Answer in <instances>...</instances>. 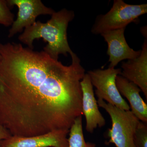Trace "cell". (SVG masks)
<instances>
[{
    "label": "cell",
    "mask_w": 147,
    "mask_h": 147,
    "mask_svg": "<svg viewBox=\"0 0 147 147\" xmlns=\"http://www.w3.org/2000/svg\"><path fill=\"white\" fill-rule=\"evenodd\" d=\"M147 12V4L130 5L122 0H115L108 13L96 18L91 31L94 34H101L109 31L125 28Z\"/></svg>",
    "instance_id": "cell-4"
},
{
    "label": "cell",
    "mask_w": 147,
    "mask_h": 147,
    "mask_svg": "<svg viewBox=\"0 0 147 147\" xmlns=\"http://www.w3.org/2000/svg\"><path fill=\"white\" fill-rule=\"evenodd\" d=\"M121 76L136 84L147 99V41L144 42L139 57L122 63Z\"/></svg>",
    "instance_id": "cell-10"
},
{
    "label": "cell",
    "mask_w": 147,
    "mask_h": 147,
    "mask_svg": "<svg viewBox=\"0 0 147 147\" xmlns=\"http://www.w3.org/2000/svg\"><path fill=\"white\" fill-rule=\"evenodd\" d=\"M121 69L108 67L88 71L95 92L98 99L126 111L130 110L129 105L122 97L116 84L117 76L120 75Z\"/></svg>",
    "instance_id": "cell-5"
},
{
    "label": "cell",
    "mask_w": 147,
    "mask_h": 147,
    "mask_svg": "<svg viewBox=\"0 0 147 147\" xmlns=\"http://www.w3.org/2000/svg\"><path fill=\"white\" fill-rule=\"evenodd\" d=\"M68 147H97L93 143L86 142L82 126V117H78L74 122L69 130Z\"/></svg>",
    "instance_id": "cell-12"
},
{
    "label": "cell",
    "mask_w": 147,
    "mask_h": 147,
    "mask_svg": "<svg viewBox=\"0 0 147 147\" xmlns=\"http://www.w3.org/2000/svg\"><path fill=\"white\" fill-rule=\"evenodd\" d=\"M9 7L16 5L18 11L17 18L13 21L9 30L8 37H12L23 31L24 28L34 24L36 18L40 15H52L55 11L47 7L40 0H7Z\"/></svg>",
    "instance_id": "cell-6"
},
{
    "label": "cell",
    "mask_w": 147,
    "mask_h": 147,
    "mask_svg": "<svg viewBox=\"0 0 147 147\" xmlns=\"http://www.w3.org/2000/svg\"><path fill=\"white\" fill-rule=\"evenodd\" d=\"M50 20L46 23L36 21L30 26L26 28L18 39L28 47L33 49L34 40L42 38L47 45L43 51L55 59H58L59 55L67 57V53H73L69 45L67 37V29L69 23L74 17L72 11L63 9L51 15Z\"/></svg>",
    "instance_id": "cell-2"
},
{
    "label": "cell",
    "mask_w": 147,
    "mask_h": 147,
    "mask_svg": "<svg viewBox=\"0 0 147 147\" xmlns=\"http://www.w3.org/2000/svg\"><path fill=\"white\" fill-rule=\"evenodd\" d=\"M116 84L121 95L129 102L132 113L139 121L147 123V105L140 95V88L120 75L116 78Z\"/></svg>",
    "instance_id": "cell-11"
},
{
    "label": "cell",
    "mask_w": 147,
    "mask_h": 147,
    "mask_svg": "<svg viewBox=\"0 0 147 147\" xmlns=\"http://www.w3.org/2000/svg\"><path fill=\"white\" fill-rule=\"evenodd\" d=\"M11 136L9 131L0 123V142Z\"/></svg>",
    "instance_id": "cell-15"
},
{
    "label": "cell",
    "mask_w": 147,
    "mask_h": 147,
    "mask_svg": "<svg viewBox=\"0 0 147 147\" xmlns=\"http://www.w3.org/2000/svg\"><path fill=\"white\" fill-rule=\"evenodd\" d=\"M82 91V110L86 120V129L92 133L97 127H102L106 124L98 109L97 100L94 96L93 86L88 73L86 74L81 82Z\"/></svg>",
    "instance_id": "cell-8"
},
{
    "label": "cell",
    "mask_w": 147,
    "mask_h": 147,
    "mask_svg": "<svg viewBox=\"0 0 147 147\" xmlns=\"http://www.w3.org/2000/svg\"><path fill=\"white\" fill-rule=\"evenodd\" d=\"M125 29L109 31L100 34L108 44L109 67L115 68L121 61L133 59L141 54V50L135 51L129 46L125 37Z\"/></svg>",
    "instance_id": "cell-9"
},
{
    "label": "cell",
    "mask_w": 147,
    "mask_h": 147,
    "mask_svg": "<svg viewBox=\"0 0 147 147\" xmlns=\"http://www.w3.org/2000/svg\"><path fill=\"white\" fill-rule=\"evenodd\" d=\"M69 132L59 130L30 137L11 136L0 142V147H68Z\"/></svg>",
    "instance_id": "cell-7"
},
{
    "label": "cell",
    "mask_w": 147,
    "mask_h": 147,
    "mask_svg": "<svg viewBox=\"0 0 147 147\" xmlns=\"http://www.w3.org/2000/svg\"><path fill=\"white\" fill-rule=\"evenodd\" d=\"M134 142L136 147H147V123L139 122L134 134Z\"/></svg>",
    "instance_id": "cell-14"
},
{
    "label": "cell",
    "mask_w": 147,
    "mask_h": 147,
    "mask_svg": "<svg viewBox=\"0 0 147 147\" xmlns=\"http://www.w3.org/2000/svg\"><path fill=\"white\" fill-rule=\"evenodd\" d=\"M98 107L104 109L109 114L112 127L108 129L107 144H114L117 147H136L134 137L139 122L131 110H122L107 103L104 100H97Z\"/></svg>",
    "instance_id": "cell-3"
},
{
    "label": "cell",
    "mask_w": 147,
    "mask_h": 147,
    "mask_svg": "<svg viewBox=\"0 0 147 147\" xmlns=\"http://www.w3.org/2000/svg\"><path fill=\"white\" fill-rule=\"evenodd\" d=\"M64 65L45 51L0 43V123L11 136L69 130L83 115L85 70L74 53Z\"/></svg>",
    "instance_id": "cell-1"
},
{
    "label": "cell",
    "mask_w": 147,
    "mask_h": 147,
    "mask_svg": "<svg viewBox=\"0 0 147 147\" xmlns=\"http://www.w3.org/2000/svg\"><path fill=\"white\" fill-rule=\"evenodd\" d=\"M7 1L0 0V25L10 26L14 21V15L11 11Z\"/></svg>",
    "instance_id": "cell-13"
}]
</instances>
